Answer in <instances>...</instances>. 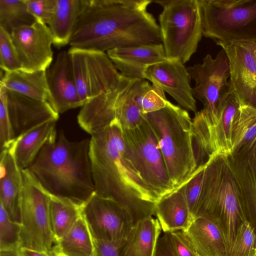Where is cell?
Listing matches in <instances>:
<instances>
[{
  "label": "cell",
  "instance_id": "cell-1",
  "mask_svg": "<svg viewBox=\"0 0 256 256\" xmlns=\"http://www.w3.org/2000/svg\"><path fill=\"white\" fill-rule=\"evenodd\" d=\"M149 0H89L71 37L70 48L101 52L162 44Z\"/></svg>",
  "mask_w": 256,
  "mask_h": 256
},
{
  "label": "cell",
  "instance_id": "cell-2",
  "mask_svg": "<svg viewBox=\"0 0 256 256\" xmlns=\"http://www.w3.org/2000/svg\"><path fill=\"white\" fill-rule=\"evenodd\" d=\"M90 158L96 194L125 207L134 224L156 216V204L160 198L132 164L118 120L91 135Z\"/></svg>",
  "mask_w": 256,
  "mask_h": 256
},
{
  "label": "cell",
  "instance_id": "cell-3",
  "mask_svg": "<svg viewBox=\"0 0 256 256\" xmlns=\"http://www.w3.org/2000/svg\"><path fill=\"white\" fill-rule=\"evenodd\" d=\"M90 143V138L70 141L60 131L26 169L50 194L82 205L95 192Z\"/></svg>",
  "mask_w": 256,
  "mask_h": 256
},
{
  "label": "cell",
  "instance_id": "cell-4",
  "mask_svg": "<svg viewBox=\"0 0 256 256\" xmlns=\"http://www.w3.org/2000/svg\"><path fill=\"white\" fill-rule=\"evenodd\" d=\"M199 216L218 226L229 256L238 230L247 220L241 188L226 156H213L206 164L194 218Z\"/></svg>",
  "mask_w": 256,
  "mask_h": 256
},
{
  "label": "cell",
  "instance_id": "cell-5",
  "mask_svg": "<svg viewBox=\"0 0 256 256\" xmlns=\"http://www.w3.org/2000/svg\"><path fill=\"white\" fill-rule=\"evenodd\" d=\"M144 116L156 136L169 176L176 190L192 178L197 168L192 120L186 110L170 101L164 108Z\"/></svg>",
  "mask_w": 256,
  "mask_h": 256
},
{
  "label": "cell",
  "instance_id": "cell-6",
  "mask_svg": "<svg viewBox=\"0 0 256 256\" xmlns=\"http://www.w3.org/2000/svg\"><path fill=\"white\" fill-rule=\"evenodd\" d=\"M163 8L158 20L168 59L182 64L196 52L203 36L198 0H152Z\"/></svg>",
  "mask_w": 256,
  "mask_h": 256
},
{
  "label": "cell",
  "instance_id": "cell-7",
  "mask_svg": "<svg viewBox=\"0 0 256 256\" xmlns=\"http://www.w3.org/2000/svg\"><path fill=\"white\" fill-rule=\"evenodd\" d=\"M22 192L20 209V248L60 254L50 218V194L28 169L22 170Z\"/></svg>",
  "mask_w": 256,
  "mask_h": 256
},
{
  "label": "cell",
  "instance_id": "cell-8",
  "mask_svg": "<svg viewBox=\"0 0 256 256\" xmlns=\"http://www.w3.org/2000/svg\"><path fill=\"white\" fill-rule=\"evenodd\" d=\"M202 34L216 44L256 38V0H198Z\"/></svg>",
  "mask_w": 256,
  "mask_h": 256
},
{
  "label": "cell",
  "instance_id": "cell-9",
  "mask_svg": "<svg viewBox=\"0 0 256 256\" xmlns=\"http://www.w3.org/2000/svg\"><path fill=\"white\" fill-rule=\"evenodd\" d=\"M122 137L132 164L156 196L160 198L174 191L156 136L146 117L138 126L122 129Z\"/></svg>",
  "mask_w": 256,
  "mask_h": 256
},
{
  "label": "cell",
  "instance_id": "cell-10",
  "mask_svg": "<svg viewBox=\"0 0 256 256\" xmlns=\"http://www.w3.org/2000/svg\"><path fill=\"white\" fill-rule=\"evenodd\" d=\"M186 68L192 80L195 82L193 96L204 106L202 110L195 113L192 120L199 126L209 127L216 120L217 106L222 94L230 86L228 57L222 49L215 58L207 54L202 63Z\"/></svg>",
  "mask_w": 256,
  "mask_h": 256
},
{
  "label": "cell",
  "instance_id": "cell-11",
  "mask_svg": "<svg viewBox=\"0 0 256 256\" xmlns=\"http://www.w3.org/2000/svg\"><path fill=\"white\" fill-rule=\"evenodd\" d=\"M240 104L230 84L219 100L214 124L206 128L193 125V148L197 168L205 164L210 158L228 156L232 153L231 128Z\"/></svg>",
  "mask_w": 256,
  "mask_h": 256
},
{
  "label": "cell",
  "instance_id": "cell-12",
  "mask_svg": "<svg viewBox=\"0 0 256 256\" xmlns=\"http://www.w3.org/2000/svg\"><path fill=\"white\" fill-rule=\"evenodd\" d=\"M68 51L84 104L112 88L120 80L122 76L105 52L75 48H70Z\"/></svg>",
  "mask_w": 256,
  "mask_h": 256
},
{
  "label": "cell",
  "instance_id": "cell-13",
  "mask_svg": "<svg viewBox=\"0 0 256 256\" xmlns=\"http://www.w3.org/2000/svg\"><path fill=\"white\" fill-rule=\"evenodd\" d=\"M82 214L94 239L123 245L134 226L128 210L95 192L83 204Z\"/></svg>",
  "mask_w": 256,
  "mask_h": 256
},
{
  "label": "cell",
  "instance_id": "cell-14",
  "mask_svg": "<svg viewBox=\"0 0 256 256\" xmlns=\"http://www.w3.org/2000/svg\"><path fill=\"white\" fill-rule=\"evenodd\" d=\"M10 36L26 72L46 70L52 58L54 40L47 25L38 21L14 30Z\"/></svg>",
  "mask_w": 256,
  "mask_h": 256
},
{
  "label": "cell",
  "instance_id": "cell-15",
  "mask_svg": "<svg viewBox=\"0 0 256 256\" xmlns=\"http://www.w3.org/2000/svg\"><path fill=\"white\" fill-rule=\"evenodd\" d=\"M226 52L230 68V84L240 104L256 108V61L246 40L219 42Z\"/></svg>",
  "mask_w": 256,
  "mask_h": 256
},
{
  "label": "cell",
  "instance_id": "cell-16",
  "mask_svg": "<svg viewBox=\"0 0 256 256\" xmlns=\"http://www.w3.org/2000/svg\"><path fill=\"white\" fill-rule=\"evenodd\" d=\"M144 78L160 87L184 109L194 113L197 112L190 86L191 76L180 62L167 58L151 65L145 70Z\"/></svg>",
  "mask_w": 256,
  "mask_h": 256
},
{
  "label": "cell",
  "instance_id": "cell-17",
  "mask_svg": "<svg viewBox=\"0 0 256 256\" xmlns=\"http://www.w3.org/2000/svg\"><path fill=\"white\" fill-rule=\"evenodd\" d=\"M49 90L48 102L58 114L82 107L72 61L68 51L60 52L52 66L46 70Z\"/></svg>",
  "mask_w": 256,
  "mask_h": 256
},
{
  "label": "cell",
  "instance_id": "cell-18",
  "mask_svg": "<svg viewBox=\"0 0 256 256\" xmlns=\"http://www.w3.org/2000/svg\"><path fill=\"white\" fill-rule=\"evenodd\" d=\"M4 88L14 140L40 124L58 120L59 114L48 102L36 100Z\"/></svg>",
  "mask_w": 256,
  "mask_h": 256
},
{
  "label": "cell",
  "instance_id": "cell-19",
  "mask_svg": "<svg viewBox=\"0 0 256 256\" xmlns=\"http://www.w3.org/2000/svg\"><path fill=\"white\" fill-rule=\"evenodd\" d=\"M228 158L241 188L246 220L256 234V136Z\"/></svg>",
  "mask_w": 256,
  "mask_h": 256
},
{
  "label": "cell",
  "instance_id": "cell-20",
  "mask_svg": "<svg viewBox=\"0 0 256 256\" xmlns=\"http://www.w3.org/2000/svg\"><path fill=\"white\" fill-rule=\"evenodd\" d=\"M133 80L122 76L116 86L85 102L77 116L80 126L92 135L117 120L116 100Z\"/></svg>",
  "mask_w": 256,
  "mask_h": 256
},
{
  "label": "cell",
  "instance_id": "cell-21",
  "mask_svg": "<svg viewBox=\"0 0 256 256\" xmlns=\"http://www.w3.org/2000/svg\"><path fill=\"white\" fill-rule=\"evenodd\" d=\"M106 54L120 74L132 79H144L149 66L167 59L162 43L115 48Z\"/></svg>",
  "mask_w": 256,
  "mask_h": 256
},
{
  "label": "cell",
  "instance_id": "cell-22",
  "mask_svg": "<svg viewBox=\"0 0 256 256\" xmlns=\"http://www.w3.org/2000/svg\"><path fill=\"white\" fill-rule=\"evenodd\" d=\"M0 204L12 220L20 223L22 173L8 149L0 151Z\"/></svg>",
  "mask_w": 256,
  "mask_h": 256
},
{
  "label": "cell",
  "instance_id": "cell-23",
  "mask_svg": "<svg viewBox=\"0 0 256 256\" xmlns=\"http://www.w3.org/2000/svg\"><path fill=\"white\" fill-rule=\"evenodd\" d=\"M56 120L40 124L17 138L8 148L18 167L28 168L47 142L57 134Z\"/></svg>",
  "mask_w": 256,
  "mask_h": 256
},
{
  "label": "cell",
  "instance_id": "cell-24",
  "mask_svg": "<svg viewBox=\"0 0 256 256\" xmlns=\"http://www.w3.org/2000/svg\"><path fill=\"white\" fill-rule=\"evenodd\" d=\"M156 216L164 232L184 231L194 219L184 195V186L156 202Z\"/></svg>",
  "mask_w": 256,
  "mask_h": 256
},
{
  "label": "cell",
  "instance_id": "cell-25",
  "mask_svg": "<svg viewBox=\"0 0 256 256\" xmlns=\"http://www.w3.org/2000/svg\"><path fill=\"white\" fill-rule=\"evenodd\" d=\"M198 256H226V242L218 226L204 216L195 217L182 231Z\"/></svg>",
  "mask_w": 256,
  "mask_h": 256
},
{
  "label": "cell",
  "instance_id": "cell-26",
  "mask_svg": "<svg viewBox=\"0 0 256 256\" xmlns=\"http://www.w3.org/2000/svg\"><path fill=\"white\" fill-rule=\"evenodd\" d=\"M89 0H56L54 12L48 24L54 44H69L76 24L88 5Z\"/></svg>",
  "mask_w": 256,
  "mask_h": 256
},
{
  "label": "cell",
  "instance_id": "cell-27",
  "mask_svg": "<svg viewBox=\"0 0 256 256\" xmlns=\"http://www.w3.org/2000/svg\"><path fill=\"white\" fill-rule=\"evenodd\" d=\"M161 230L153 216L138 222L121 248V256H154Z\"/></svg>",
  "mask_w": 256,
  "mask_h": 256
},
{
  "label": "cell",
  "instance_id": "cell-28",
  "mask_svg": "<svg viewBox=\"0 0 256 256\" xmlns=\"http://www.w3.org/2000/svg\"><path fill=\"white\" fill-rule=\"evenodd\" d=\"M0 86L36 100L48 101L46 70L26 72L20 70L5 72L1 78Z\"/></svg>",
  "mask_w": 256,
  "mask_h": 256
},
{
  "label": "cell",
  "instance_id": "cell-29",
  "mask_svg": "<svg viewBox=\"0 0 256 256\" xmlns=\"http://www.w3.org/2000/svg\"><path fill=\"white\" fill-rule=\"evenodd\" d=\"M62 256H95L94 238L83 214L58 241Z\"/></svg>",
  "mask_w": 256,
  "mask_h": 256
},
{
  "label": "cell",
  "instance_id": "cell-30",
  "mask_svg": "<svg viewBox=\"0 0 256 256\" xmlns=\"http://www.w3.org/2000/svg\"><path fill=\"white\" fill-rule=\"evenodd\" d=\"M144 79H134L119 96L115 106L116 118L122 129L132 128L144 120L136 97Z\"/></svg>",
  "mask_w": 256,
  "mask_h": 256
},
{
  "label": "cell",
  "instance_id": "cell-31",
  "mask_svg": "<svg viewBox=\"0 0 256 256\" xmlns=\"http://www.w3.org/2000/svg\"><path fill=\"white\" fill-rule=\"evenodd\" d=\"M82 205L50 194V218L58 242L72 228L82 214Z\"/></svg>",
  "mask_w": 256,
  "mask_h": 256
},
{
  "label": "cell",
  "instance_id": "cell-32",
  "mask_svg": "<svg viewBox=\"0 0 256 256\" xmlns=\"http://www.w3.org/2000/svg\"><path fill=\"white\" fill-rule=\"evenodd\" d=\"M256 136V108L240 104L232 122L231 140L232 152Z\"/></svg>",
  "mask_w": 256,
  "mask_h": 256
},
{
  "label": "cell",
  "instance_id": "cell-33",
  "mask_svg": "<svg viewBox=\"0 0 256 256\" xmlns=\"http://www.w3.org/2000/svg\"><path fill=\"white\" fill-rule=\"evenodd\" d=\"M36 22L24 0H0V28L10 35L14 30L30 26Z\"/></svg>",
  "mask_w": 256,
  "mask_h": 256
},
{
  "label": "cell",
  "instance_id": "cell-34",
  "mask_svg": "<svg viewBox=\"0 0 256 256\" xmlns=\"http://www.w3.org/2000/svg\"><path fill=\"white\" fill-rule=\"evenodd\" d=\"M136 100L144 114L158 110L164 108L169 102L160 87L152 84H150L145 79L138 94Z\"/></svg>",
  "mask_w": 256,
  "mask_h": 256
},
{
  "label": "cell",
  "instance_id": "cell-35",
  "mask_svg": "<svg viewBox=\"0 0 256 256\" xmlns=\"http://www.w3.org/2000/svg\"><path fill=\"white\" fill-rule=\"evenodd\" d=\"M21 225L12 220L0 204V250L20 249Z\"/></svg>",
  "mask_w": 256,
  "mask_h": 256
},
{
  "label": "cell",
  "instance_id": "cell-36",
  "mask_svg": "<svg viewBox=\"0 0 256 256\" xmlns=\"http://www.w3.org/2000/svg\"><path fill=\"white\" fill-rule=\"evenodd\" d=\"M229 256H256V234L248 220L238 228Z\"/></svg>",
  "mask_w": 256,
  "mask_h": 256
},
{
  "label": "cell",
  "instance_id": "cell-37",
  "mask_svg": "<svg viewBox=\"0 0 256 256\" xmlns=\"http://www.w3.org/2000/svg\"><path fill=\"white\" fill-rule=\"evenodd\" d=\"M0 66L5 72L22 69L19 58L10 35L0 28Z\"/></svg>",
  "mask_w": 256,
  "mask_h": 256
},
{
  "label": "cell",
  "instance_id": "cell-38",
  "mask_svg": "<svg viewBox=\"0 0 256 256\" xmlns=\"http://www.w3.org/2000/svg\"><path fill=\"white\" fill-rule=\"evenodd\" d=\"M205 166L206 164L198 168L192 178L184 185L185 197L193 218L201 192Z\"/></svg>",
  "mask_w": 256,
  "mask_h": 256
},
{
  "label": "cell",
  "instance_id": "cell-39",
  "mask_svg": "<svg viewBox=\"0 0 256 256\" xmlns=\"http://www.w3.org/2000/svg\"><path fill=\"white\" fill-rule=\"evenodd\" d=\"M14 138L6 106L4 87L0 86V151L8 149Z\"/></svg>",
  "mask_w": 256,
  "mask_h": 256
},
{
  "label": "cell",
  "instance_id": "cell-40",
  "mask_svg": "<svg viewBox=\"0 0 256 256\" xmlns=\"http://www.w3.org/2000/svg\"><path fill=\"white\" fill-rule=\"evenodd\" d=\"M28 10L36 21L48 24L56 8V0H24Z\"/></svg>",
  "mask_w": 256,
  "mask_h": 256
},
{
  "label": "cell",
  "instance_id": "cell-41",
  "mask_svg": "<svg viewBox=\"0 0 256 256\" xmlns=\"http://www.w3.org/2000/svg\"><path fill=\"white\" fill-rule=\"evenodd\" d=\"M176 256H198L182 231L167 232Z\"/></svg>",
  "mask_w": 256,
  "mask_h": 256
},
{
  "label": "cell",
  "instance_id": "cell-42",
  "mask_svg": "<svg viewBox=\"0 0 256 256\" xmlns=\"http://www.w3.org/2000/svg\"><path fill=\"white\" fill-rule=\"evenodd\" d=\"M154 256H176L167 232L160 236Z\"/></svg>",
  "mask_w": 256,
  "mask_h": 256
},
{
  "label": "cell",
  "instance_id": "cell-43",
  "mask_svg": "<svg viewBox=\"0 0 256 256\" xmlns=\"http://www.w3.org/2000/svg\"><path fill=\"white\" fill-rule=\"evenodd\" d=\"M121 246L113 243L100 242L96 246V256H121Z\"/></svg>",
  "mask_w": 256,
  "mask_h": 256
},
{
  "label": "cell",
  "instance_id": "cell-44",
  "mask_svg": "<svg viewBox=\"0 0 256 256\" xmlns=\"http://www.w3.org/2000/svg\"><path fill=\"white\" fill-rule=\"evenodd\" d=\"M20 250L22 256H62L60 254H50L25 248H20Z\"/></svg>",
  "mask_w": 256,
  "mask_h": 256
},
{
  "label": "cell",
  "instance_id": "cell-45",
  "mask_svg": "<svg viewBox=\"0 0 256 256\" xmlns=\"http://www.w3.org/2000/svg\"><path fill=\"white\" fill-rule=\"evenodd\" d=\"M0 256H22L20 249L0 250Z\"/></svg>",
  "mask_w": 256,
  "mask_h": 256
},
{
  "label": "cell",
  "instance_id": "cell-46",
  "mask_svg": "<svg viewBox=\"0 0 256 256\" xmlns=\"http://www.w3.org/2000/svg\"><path fill=\"white\" fill-rule=\"evenodd\" d=\"M246 40L250 46L252 54L256 61V38Z\"/></svg>",
  "mask_w": 256,
  "mask_h": 256
}]
</instances>
